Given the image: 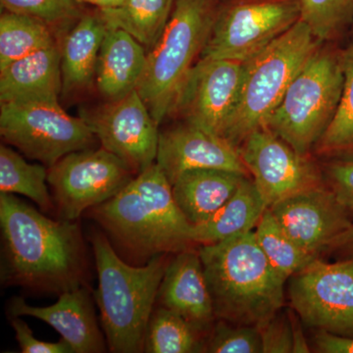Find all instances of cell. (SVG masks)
<instances>
[{
  "label": "cell",
  "mask_w": 353,
  "mask_h": 353,
  "mask_svg": "<svg viewBox=\"0 0 353 353\" xmlns=\"http://www.w3.org/2000/svg\"><path fill=\"white\" fill-rule=\"evenodd\" d=\"M1 282L62 294L85 287L87 257L80 226L52 220L11 194H0Z\"/></svg>",
  "instance_id": "cell-1"
},
{
  "label": "cell",
  "mask_w": 353,
  "mask_h": 353,
  "mask_svg": "<svg viewBox=\"0 0 353 353\" xmlns=\"http://www.w3.org/2000/svg\"><path fill=\"white\" fill-rule=\"evenodd\" d=\"M90 214L132 259L145 263L194 243L192 225L176 205L172 185L157 163Z\"/></svg>",
  "instance_id": "cell-2"
},
{
  "label": "cell",
  "mask_w": 353,
  "mask_h": 353,
  "mask_svg": "<svg viewBox=\"0 0 353 353\" xmlns=\"http://www.w3.org/2000/svg\"><path fill=\"white\" fill-rule=\"evenodd\" d=\"M215 317L261 328L284 305L285 281L269 263L254 231L199 250Z\"/></svg>",
  "instance_id": "cell-3"
},
{
  "label": "cell",
  "mask_w": 353,
  "mask_h": 353,
  "mask_svg": "<svg viewBox=\"0 0 353 353\" xmlns=\"http://www.w3.org/2000/svg\"><path fill=\"white\" fill-rule=\"evenodd\" d=\"M90 241L99 275L94 299L109 350L116 353L145 352L146 330L168 265L167 254L157 255L141 266H132L116 253L103 234L94 232Z\"/></svg>",
  "instance_id": "cell-4"
},
{
  "label": "cell",
  "mask_w": 353,
  "mask_h": 353,
  "mask_svg": "<svg viewBox=\"0 0 353 353\" xmlns=\"http://www.w3.org/2000/svg\"><path fill=\"white\" fill-rule=\"evenodd\" d=\"M318 41L301 19L245 62L240 97L224 128L223 139L238 148L250 132L265 126L290 83L318 50Z\"/></svg>",
  "instance_id": "cell-5"
},
{
  "label": "cell",
  "mask_w": 353,
  "mask_h": 353,
  "mask_svg": "<svg viewBox=\"0 0 353 353\" xmlns=\"http://www.w3.org/2000/svg\"><path fill=\"white\" fill-rule=\"evenodd\" d=\"M219 0H175L170 19L148 51L137 90L158 125L171 112L181 85L212 29Z\"/></svg>",
  "instance_id": "cell-6"
},
{
  "label": "cell",
  "mask_w": 353,
  "mask_h": 353,
  "mask_svg": "<svg viewBox=\"0 0 353 353\" xmlns=\"http://www.w3.org/2000/svg\"><path fill=\"white\" fill-rule=\"evenodd\" d=\"M343 81L341 53L318 48L290 83L264 127L297 152L307 154L334 119Z\"/></svg>",
  "instance_id": "cell-7"
},
{
  "label": "cell",
  "mask_w": 353,
  "mask_h": 353,
  "mask_svg": "<svg viewBox=\"0 0 353 353\" xmlns=\"http://www.w3.org/2000/svg\"><path fill=\"white\" fill-rule=\"evenodd\" d=\"M301 0H227L219 3L201 59L245 62L301 20Z\"/></svg>",
  "instance_id": "cell-8"
},
{
  "label": "cell",
  "mask_w": 353,
  "mask_h": 353,
  "mask_svg": "<svg viewBox=\"0 0 353 353\" xmlns=\"http://www.w3.org/2000/svg\"><path fill=\"white\" fill-rule=\"evenodd\" d=\"M0 134L26 157L50 167L69 153L92 148L95 141L87 122L69 115L59 99L1 103Z\"/></svg>",
  "instance_id": "cell-9"
},
{
  "label": "cell",
  "mask_w": 353,
  "mask_h": 353,
  "mask_svg": "<svg viewBox=\"0 0 353 353\" xmlns=\"http://www.w3.org/2000/svg\"><path fill=\"white\" fill-rule=\"evenodd\" d=\"M136 173L105 148L69 153L50 167L48 183L60 219L75 221L115 196Z\"/></svg>",
  "instance_id": "cell-10"
},
{
  "label": "cell",
  "mask_w": 353,
  "mask_h": 353,
  "mask_svg": "<svg viewBox=\"0 0 353 353\" xmlns=\"http://www.w3.org/2000/svg\"><path fill=\"white\" fill-rule=\"evenodd\" d=\"M289 296L306 326L353 338V257L313 259L290 278Z\"/></svg>",
  "instance_id": "cell-11"
},
{
  "label": "cell",
  "mask_w": 353,
  "mask_h": 353,
  "mask_svg": "<svg viewBox=\"0 0 353 353\" xmlns=\"http://www.w3.org/2000/svg\"><path fill=\"white\" fill-rule=\"evenodd\" d=\"M245 63L199 59L179 90L170 113L222 138L240 97Z\"/></svg>",
  "instance_id": "cell-12"
},
{
  "label": "cell",
  "mask_w": 353,
  "mask_h": 353,
  "mask_svg": "<svg viewBox=\"0 0 353 353\" xmlns=\"http://www.w3.org/2000/svg\"><path fill=\"white\" fill-rule=\"evenodd\" d=\"M238 150L268 208L323 185L319 171L306 155L297 152L268 128L250 132Z\"/></svg>",
  "instance_id": "cell-13"
},
{
  "label": "cell",
  "mask_w": 353,
  "mask_h": 353,
  "mask_svg": "<svg viewBox=\"0 0 353 353\" xmlns=\"http://www.w3.org/2000/svg\"><path fill=\"white\" fill-rule=\"evenodd\" d=\"M82 118L94 132L101 148L122 159L136 173L157 163L159 125L153 119L138 90Z\"/></svg>",
  "instance_id": "cell-14"
},
{
  "label": "cell",
  "mask_w": 353,
  "mask_h": 353,
  "mask_svg": "<svg viewBox=\"0 0 353 353\" xmlns=\"http://www.w3.org/2000/svg\"><path fill=\"white\" fill-rule=\"evenodd\" d=\"M269 209L285 233L315 257L352 225L350 213L324 185L282 199Z\"/></svg>",
  "instance_id": "cell-15"
},
{
  "label": "cell",
  "mask_w": 353,
  "mask_h": 353,
  "mask_svg": "<svg viewBox=\"0 0 353 353\" xmlns=\"http://www.w3.org/2000/svg\"><path fill=\"white\" fill-rule=\"evenodd\" d=\"M157 163L171 185L183 172L194 169H219L250 175L238 148L187 122L160 132Z\"/></svg>",
  "instance_id": "cell-16"
},
{
  "label": "cell",
  "mask_w": 353,
  "mask_h": 353,
  "mask_svg": "<svg viewBox=\"0 0 353 353\" xmlns=\"http://www.w3.org/2000/svg\"><path fill=\"white\" fill-rule=\"evenodd\" d=\"M8 311L11 317L31 316L48 323L74 353L105 352L103 336L85 287L60 294L57 303L46 307L29 305L22 297H14L9 303Z\"/></svg>",
  "instance_id": "cell-17"
},
{
  "label": "cell",
  "mask_w": 353,
  "mask_h": 353,
  "mask_svg": "<svg viewBox=\"0 0 353 353\" xmlns=\"http://www.w3.org/2000/svg\"><path fill=\"white\" fill-rule=\"evenodd\" d=\"M157 301L199 331L208 328L215 313L199 252L183 250L167 265Z\"/></svg>",
  "instance_id": "cell-18"
},
{
  "label": "cell",
  "mask_w": 353,
  "mask_h": 353,
  "mask_svg": "<svg viewBox=\"0 0 353 353\" xmlns=\"http://www.w3.org/2000/svg\"><path fill=\"white\" fill-rule=\"evenodd\" d=\"M61 92V53L57 44L0 69V103L59 99Z\"/></svg>",
  "instance_id": "cell-19"
},
{
  "label": "cell",
  "mask_w": 353,
  "mask_h": 353,
  "mask_svg": "<svg viewBox=\"0 0 353 353\" xmlns=\"http://www.w3.org/2000/svg\"><path fill=\"white\" fill-rule=\"evenodd\" d=\"M148 50L129 32L108 28L97 62L95 85L108 101H118L138 88Z\"/></svg>",
  "instance_id": "cell-20"
},
{
  "label": "cell",
  "mask_w": 353,
  "mask_h": 353,
  "mask_svg": "<svg viewBox=\"0 0 353 353\" xmlns=\"http://www.w3.org/2000/svg\"><path fill=\"white\" fill-rule=\"evenodd\" d=\"M248 176L219 169L183 172L172 185L174 199L192 225L208 221L236 194Z\"/></svg>",
  "instance_id": "cell-21"
},
{
  "label": "cell",
  "mask_w": 353,
  "mask_h": 353,
  "mask_svg": "<svg viewBox=\"0 0 353 353\" xmlns=\"http://www.w3.org/2000/svg\"><path fill=\"white\" fill-rule=\"evenodd\" d=\"M106 30L108 26L97 11L81 16L65 37L60 48L63 94H80L94 85Z\"/></svg>",
  "instance_id": "cell-22"
},
{
  "label": "cell",
  "mask_w": 353,
  "mask_h": 353,
  "mask_svg": "<svg viewBox=\"0 0 353 353\" xmlns=\"http://www.w3.org/2000/svg\"><path fill=\"white\" fill-rule=\"evenodd\" d=\"M267 208L254 182L246 176L236 194L214 215L192 226V240L211 245L252 232Z\"/></svg>",
  "instance_id": "cell-23"
},
{
  "label": "cell",
  "mask_w": 353,
  "mask_h": 353,
  "mask_svg": "<svg viewBox=\"0 0 353 353\" xmlns=\"http://www.w3.org/2000/svg\"><path fill=\"white\" fill-rule=\"evenodd\" d=\"M175 0H125L115 8L99 9L108 28L129 32L150 51L163 34Z\"/></svg>",
  "instance_id": "cell-24"
},
{
  "label": "cell",
  "mask_w": 353,
  "mask_h": 353,
  "mask_svg": "<svg viewBox=\"0 0 353 353\" xmlns=\"http://www.w3.org/2000/svg\"><path fill=\"white\" fill-rule=\"evenodd\" d=\"M53 44L52 29L43 21L9 11L1 14L0 69Z\"/></svg>",
  "instance_id": "cell-25"
},
{
  "label": "cell",
  "mask_w": 353,
  "mask_h": 353,
  "mask_svg": "<svg viewBox=\"0 0 353 353\" xmlns=\"http://www.w3.org/2000/svg\"><path fill=\"white\" fill-rule=\"evenodd\" d=\"M48 176L43 165L29 163L12 148L0 146V194H23L48 212L53 203L46 185Z\"/></svg>",
  "instance_id": "cell-26"
},
{
  "label": "cell",
  "mask_w": 353,
  "mask_h": 353,
  "mask_svg": "<svg viewBox=\"0 0 353 353\" xmlns=\"http://www.w3.org/2000/svg\"><path fill=\"white\" fill-rule=\"evenodd\" d=\"M254 233L269 263L285 281L317 259L285 233L269 208L255 227Z\"/></svg>",
  "instance_id": "cell-27"
},
{
  "label": "cell",
  "mask_w": 353,
  "mask_h": 353,
  "mask_svg": "<svg viewBox=\"0 0 353 353\" xmlns=\"http://www.w3.org/2000/svg\"><path fill=\"white\" fill-rule=\"evenodd\" d=\"M199 332L194 325L169 309L153 311L145 339L148 353H190L201 352Z\"/></svg>",
  "instance_id": "cell-28"
},
{
  "label": "cell",
  "mask_w": 353,
  "mask_h": 353,
  "mask_svg": "<svg viewBox=\"0 0 353 353\" xmlns=\"http://www.w3.org/2000/svg\"><path fill=\"white\" fill-rule=\"evenodd\" d=\"M343 92L334 119L320 139L323 152L353 150V46L341 52Z\"/></svg>",
  "instance_id": "cell-29"
},
{
  "label": "cell",
  "mask_w": 353,
  "mask_h": 353,
  "mask_svg": "<svg viewBox=\"0 0 353 353\" xmlns=\"http://www.w3.org/2000/svg\"><path fill=\"white\" fill-rule=\"evenodd\" d=\"M301 19L319 41L338 36L353 21V0H301Z\"/></svg>",
  "instance_id": "cell-30"
},
{
  "label": "cell",
  "mask_w": 353,
  "mask_h": 353,
  "mask_svg": "<svg viewBox=\"0 0 353 353\" xmlns=\"http://www.w3.org/2000/svg\"><path fill=\"white\" fill-rule=\"evenodd\" d=\"M1 7L9 12L22 14L43 21L52 28H62L78 21L80 3L76 0H0Z\"/></svg>",
  "instance_id": "cell-31"
},
{
  "label": "cell",
  "mask_w": 353,
  "mask_h": 353,
  "mask_svg": "<svg viewBox=\"0 0 353 353\" xmlns=\"http://www.w3.org/2000/svg\"><path fill=\"white\" fill-rule=\"evenodd\" d=\"M208 352L214 353L262 352L261 334L259 328L220 324L209 341Z\"/></svg>",
  "instance_id": "cell-32"
},
{
  "label": "cell",
  "mask_w": 353,
  "mask_h": 353,
  "mask_svg": "<svg viewBox=\"0 0 353 353\" xmlns=\"http://www.w3.org/2000/svg\"><path fill=\"white\" fill-rule=\"evenodd\" d=\"M259 331L262 352H294V329L285 316L278 313Z\"/></svg>",
  "instance_id": "cell-33"
},
{
  "label": "cell",
  "mask_w": 353,
  "mask_h": 353,
  "mask_svg": "<svg viewBox=\"0 0 353 353\" xmlns=\"http://www.w3.org/2000/svg\"><path fill=\"white\" fill-rule=\"evenodd\" d=\"M327 174L330 189L350 215H353V159L330 164Z\"/></svg>",
  "instance_id": "cell-34"
},
{
  "label": "cell",
  "mask_w": 353,
  "mask_h": 353,
  "mask_svg": "<svg viewBox=\"0 0 353 353\" xmlns=\"http://www.w3.org/2000/svg\"><path fill=\"white\" fill-rule=\"evenodd\" d=\"M11 326L23 353H74L71 347L61 339L57 343L39 341L34 338L27 323L20 317H11Z\"/></svg>",
  "instance_id": "cell-35"
},
{
  "label": "cell",
  "mask_w": 353,
  "mask_h": 353,
  "mask_svg": "<svg viewBox=\"0 0 353 353\" xmlns=\"http://www.w3.org/2000/svg\"><path fill=\"white\" fill-rule=\"evenodd\" d=\"M318 352L324 353H353V338L320 331L315 336Z\"/></svg>",
  "instance_id": "cell-36"
},
{
  "label": "cell",
  "mask_w": 353,
  "mask_h": 353,
  "mask_svg": "<svg viewBox=\"0 0 353 353\" xmlns=\"http://www.w3.org/2000/svg\"><path fill=\"white\" fill-rule=\"evenodd\" d=\"M329 248L339 250V252L345 253L347 255H350V257H353V224L343 233H341L331 243Z\"/></svg>",
  "instance_id": "cell-37"
},
{
  "label": "cell",
  "mask_w": 353,
  "mask_h": 353,
  "mask_svg": "<svg viewBox=\"0 0 353 353\" xmlns=\"http://www.w3.org/2000/svg\"><path fill=\"white\" fill-rule=\"evenodd\" d=\"M78 3H87L99 9L115 8L123 4L125 0H76Z\"/></svg>",
  "instance_id": "cell-38"
}]
</instances>
